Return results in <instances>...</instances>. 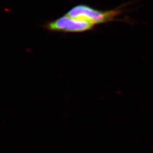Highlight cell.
Segmentation results:
<instances>
[{"label":"cell","mask_w":153,"mask_h":153,"mask_svg":"<svg viewBox=\"0 0 153 153\" xmlns=\"http://www.w3.org/2000/svg\"><path fill=\"white\" fill-rule=\"evenodd\" d=\"M122 10L119 8L111 10H100L87 4H81L71 8L66 15L73 18L84 19L96 26L117 21L116 17L123 13Z\"/></svg>","instance_id":"obj_1"},{"label":"cell","mask_w":153,"mask_h":153,"mask_svg":"<svg viewBox=\"0 0 153 153\" xmlns=\"http://www.w3.org/2000/svg\"><path fill=\"white\" fill-rule=\"evenodd\" d=\"M94 26L89 21L71 17L66 14L45 25V27L51 31L64 33H83L91 30Z\"/></svg>","instance_id":"obj_2"}]
</instances>
